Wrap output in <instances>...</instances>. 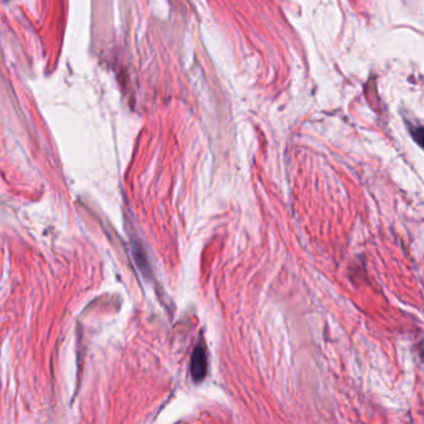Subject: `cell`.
<instances>
[{
	"label": "cell",
	"mask_w": 424,
	"mask_h": 424,
	"mask_svg": "<svg viewBox=\"0 0 424 424\" xmlns=\"http://www.w3.org/2000/svg\"><path fill=\"white\" fill-rule=\"evenodd\" d=\"M190 372L194 382H200L207 377L208 373V356L205 345H198L194 349L190 361Z\"/></svg>",
	"instance_id": "obj_1"
}]
</instances>
